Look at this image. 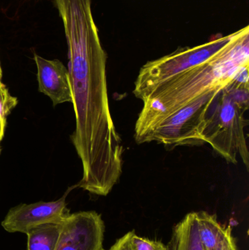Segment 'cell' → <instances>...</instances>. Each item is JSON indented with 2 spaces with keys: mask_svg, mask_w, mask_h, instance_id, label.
Instances as JSON below:
<instances>
[{
  "mask_svg": "<svg viewBox=\"0 0 249 250\" xmlns=\"http://www.w3.org/2000/svg\"><path fill=\"white\" fill-rule=\"evenodd\" d=\"M236 32L226 36L217 35L206 43L197 46L178 48L168 55L148 62L140 69L133 93L141 99L160 83L219 54L233 41Z\"/></svg>",
  "mask_w": 249,
  "mask_h": 250,
  "instance_id": "obj_4",
  "label": "cell"
},
{
  "mask_svg": "<svg viewBox=\"0 0 249 250\" xmlns=\"http://www.w3.org/2000/svg\"><path fill=\"white\" fill-rule=\"evenodd\" d=\"M134 233V230L126 233L124 236L118 239L109 250H133L132 238Z\"/></svg>",
  "mask_w": 249,
  "mask_h": 250,
  "instance_id": "obj_14",
  "label": "cell"
},
{
  "mask_svg": "<svg viewBox=\"0 0 249 250\" xmlns=\"http://www.w3.org/2000/svg\"><path fill=\"white\" fill-rule=\"evenodd\" d=\"M68 46V72L76 126L71 141L81 160L77 187L106 196L122 174V143L108 101L107 57L92 12V0H54Z\"/></svg>",
  "mask_w": 249,
  "mask_h": 250,
  "instance_id": "obj_1",
  "label": "cell"
},
{
  "mask_svg": "<svg viewBox=\"0 0 249 250\" xmlns=\"http://www.w3.org/2000/svg\"><path fill=\"white\" fill-rule=\"evenodd\" d=\"M199 236L204 250H238L230 226H222L215 215L197 212Z\"/></svg>",
  "mask_w": 249,
  "mask_h": 250,
  "instance_id": "obj_9",
  "label": "cell"
},
{
  "mask_svg": "<svg viewBox=\"0 0 249 250\" xmlns=\"http://www.w3.org/2000/svg\"><path fill=\"white\" fill-rule=\"evenodd\" d=\"M249 67V27L236 31L233 41L210 60L186 70L153 88L141 98L143 109L134 138L186 105L231 83Z\"/></svg>",
  "mask_w": 249,
  "mask_h": 250,
  "instance_id": "obj_2",
  "label": "cell"
},
{
  "mask_svg": "<svg viewBox=\"0 0 249 250\" xmlns=\"http://www.w3.org/2000/svg\"><path fill=\"white\" fill-rule=\"evenodd\" d=\"M38 68L39 91L52 101L54 106L73 101L68 69L58 60H48L34 54Z\"/></svg>",
  "mask_w": 249,
  "mask_h": 250,
  "instance_id": "obj_8",
  "label": "cell"
},
{
  "mask_svg": "<svg viewBox=\"0 0 249 250\" xmlns=\"http://www.w3.org/2000/svg\"><path fill=\"white\" fill-rule=\"evenodd\" d=\"M1 79H2V70H1V63H0V83H2Z\"/></svg>",
  "mask_w": 249,
  "mask_h": 250,
  "instance_id": "obj_15",
  "label": "cell"
},
{
  "mask_svg": "<svg viewBox=\"0 0 249 250\" xmlns=\"http://www.w3.org/2000/svg\"><path fill=\"white\" fill-rule=\"evenodd\" d=\"M18 102L17 98L10 95L5 85L0 83V144L4 137L7 116L17 105Z\"/></svg>",
  "mask_w": 249,
  "mask_h": 250,
  "instance_id": "obj_12",
  "label": "cell"
},
{
  "mask_svg": "<svg viewBox=\"0 0 249 250\" xmlns=\"http://www.w3.org/2000/svg\"><path fill=\"white\" fill-rule=\"evenodd\" d=\"M221 91L222 89L213 91L168 116L146 131L136 142L143 144L156 141L163 144L167 149L203 145L205 143L201 134L205 121L211 106Z\"/></svg>",
  "mask_w": 249,
  "mask_h": 250,
  "instance_id": "obj_5",
  "label": "cell"
},
{
  "mask_svg": "<svg viewBox=\"0 0 249 250\" xmlns=\"http://www.w3.org/2000/svg\"><path fill=\"white\" fill-rule=\"evenodd\" d=\"M61 225L55 250H105V225L100 214L96 211L70 214Z\"/></svg>",
  "mask_w": 249,
  "mask_h": 250,
  "instance_id": "obj_6",
  "label": "cell"
},
{
  "mask_svg": "<svg viewBox=\"0 0 249 250\" xmlns=\"http://www.w3.org/2000/svg\"><path fill=\"white\" fill-rule=\"evenodd\" d=\"M249 108V67L222 89L211 106L201 134L203 142L211 146L228 163L237 164L238 157L249 170V151L245 117Z\"/></svg>",
  "mask_w": 249,
  "mask_h": 250,
  "instance_id": "obj_3",
  "label": "cell"
},
{
  "mask_svg": "<svg viewBox=\"0 0 249 250\" xmlns=\"http://www.w3.org/2000/svg\"><path fill=\"white\" fill-rule=\"evenodd\" d=\"M70 190L57 201L23 204L10 208L1 226L9 233H26L40 225L62 223L70 214L66 203Z\"/></svg>",
  "mask_w": 249,
  "mask_h": 250,
  "instance_id": "obj_7",
  "label": "cell"
},
{
  "mask_svg": "<svg viewBox=\"0 0 249 250\" xmlns=\"http://www.w3.org/2000/svg\"><path fill=\"white\" fill-rule=\"evenodd\" d=\"M133 250H169L161 241L140 237L134 233L132 238Z\"/></svg>",
  "mask_w": 249,
  "mask_h": 250,
  "instance_id": "obj_13",
  "label": "cell"
},
{
  "mask_svg": "<svg viewBox=\"0 0 249 250\" xmlns=\"http://www.w3.org/2000/svg\"><path fill=\"white\" fill-rule=\"evenodd\" d=\"M169 250H204L199 236L197 212L187 214L174 227Z\"/></svg>",
  "mask_w": 249,
  "mask_h": 250,
  "instance_id": "obj_10",
  "label": "cell"
},
{
  "mask_svg": "<svg viewBox=\"0 0 249 250\" xmlns=\"http://www.w3.org/2000/svg\"><path fill=\"white\" fill-rule=\"evenodd\" d=\"M61 223H47L29 230L26 233V250H55L62 229Z\"/></svg>",
  "mask_w": 249,
  "mask_h": 250,
  "instance_id": "obj_11",
  "label": "cell"
}]
</instances>
